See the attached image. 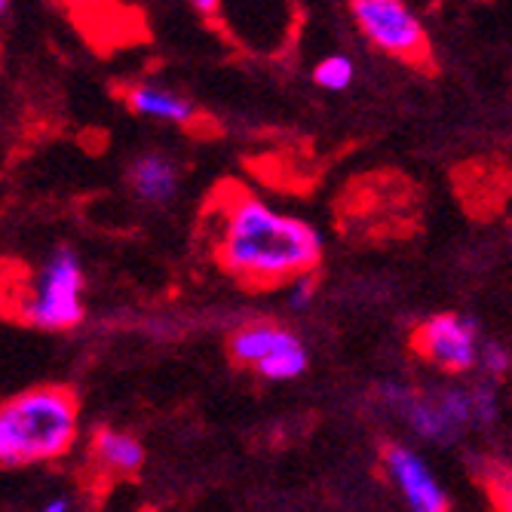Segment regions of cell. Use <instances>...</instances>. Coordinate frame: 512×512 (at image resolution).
I'll return each mask as SVG.
<instances>
[{"mask_svg": "<svg viewBox=\"0 0 512 512\" xmlns=\"http://www.w3.org/2000/svg\"><path fill=\"white\" fill-rule=\"evenodd\" d=\"M209 215L215 218V261L246 289L292 286L322 258V240L307 221L276 212L246 191H221Z\"/></svg>", "mask_w": 512, "mask_h": 512, "instance_id": "obj_1", "label": "cell"}, {"mask_svg": "<svg viewBox=\"0 0 512 512\" xmlns=\"http://www.w3.org/2000/svg\"><path fill=\"white\" fill-rule=\"evenodd\" d=\"M77 414V396L59 384L0 402V467L62 457L77 439Z\"/></svg>", "mask_w": 512, "mask_h": 512, "instance_id": "obj_2", "label": "cell"}, {"mask_svg": "<svg viewBox=\"0 0 512 512\" xmlns=\"http://www.w3.org/2000/svg\"><path fill=\"white\" fill-rule=\"evenodd\" d=\"M13 289V286H4ZM31 329L65 332L83 319V267L74 249H56L34 273H19L13 298L0 304Z\"/></svg>", "mask_w": 512, "mask_h": 512, "instance_id": "obj_3", "label": "cell"}, {"mask_svg": "<svg viewBox=\"0 0 512 512\" xmlns=\"http://www.w3.org/2000/svg\"><path fill=\"white\" fill-rule=\"evenodd\" d=\"M350 13L359 31L378 46L381 53L402 59L408 65H430V37L405 4L399 0H353Z\"/></svg>", "mask_w": 512, "mask_h": 512, "instance_id": "obj_4", "label": "cell"}, {"mask_svg": "<svg viewBox=\"0 0 512 512\" xmlns=\"http://www.w3.org/2000/svg\"><path fill=\"white\" fill-rule=\"evenodd\" d=\"M411 347L445 371H470L479 365V329L470 316L439 313L427 319L421 329L411 335Z\"/></svg>", "mask_w": 512, "mask_h": 512, "instance_id": "obj_5", "label": "cell"}, {"mask_svg": "<svg viewBox=\"0 0 512 512\" xmlns=\"http://www.w3.org/2000/svg\"><path fill=\"white\" fill-rule=\"evenodd\" d=\"M387 473L396 482L408 512H448V497L427 463L405 445L384 448Z\"/></svg>", "mask_w": 512, "mask_h": 512, "instance_id": "obj_6", "label": "cell"}, {"mask_svg": "<svg viewBox=\"0 0 512 512\" xmlns=\"http://www.w3.org/2000/svg\"><path fill=\"white\" fill-rule=\"evenodd\" d=\"M384 402L402 417V421L424 439H439L448 442L454 439V424L448 421V414L439 402V396H424V393H414L402 384H384L381 387Z\"/></svg>", "mask_w": 512, "mask_h": 512, "instance_id": "obj_7", "label": "cell"}, {"mask_svg": "<svg viewBox=\"0 0 512 512\" xmlns=\"http://www.w3.org/2000/svg\"><path fill=\"white\" fill-rule=\"evenodd\" d=\"M120 96H123L126 108L138 117L178 123V126H188L194 120V105L184 96H178V92L157 86V83H129L120 89Z\"/></svg>", "mask_w": 512, "mask_h": 512, "instance_id": "obj_8", "label": "cell"}, {"mask_svg": "<svg viewBox=\"0 0 512 512\" xmlns=\"http://www.w3.org/2000/svg\"><path fill=\"white\" fill-rule=\"evenodd\" d=\"M129 184L142 203L163 206L178 191V166L172 157L157 154V151L138 154L129 166Z\"/></svg>", "mask_w": 512, "mask_h": 512, "instance_id": "obj_9", "label": "cell"}, {"mask_svg": "<svg viewBox=\"0 0 512 512\" xmlns=\"http://www.w3.org/2000/svg\"><path fill=\"white\" fill-rule=\"evenodd\" d=\"M298 344L301 341L292 332L279 329V325H273V322H252V325H243V329H237L234 335H230V356H234L240 365L258 368L270 356L292 350Z\"/></svg>", "mask_w": 512, "mask_h": 512, "instance_id": "obj_10", "label": "cell"}, {"mask_svg": "<svg viewBox=\"0 0 512 512\" xmlns=\"http://www.w3.org/2000/svg\"><path fill=\"white\" fill-rule=\"evenodd\" d=\"M89 451L96 467L111 476H135L145 467V445L120 430H99L92 436Z\"/></svg>", "mask_w": 512, "mask_h": 512, "instance_id": "obj_11", "label": "cell"}, {"mask_svg": "<svg viewBox=\"0 0 512 512\" xmlns=\"http://www.w3.org/2000/svg\"><path fill=\"white\" fill-rule=\"evenodd\" d=\"M255 371L267 381H292V378H298L307 371V350L301 344L292 347V350H283V353L270 356L267 362H261Z\"/></svg>", "mask_w": 512, "mask_h": 512, "instance_id": "obj_12", "label": "cell"}, {"mask_svg": "<svg viewBox=\"0 0 512 512\" xmlns=\"http://www.w3.org/2000/svg\"><path fill=\"white\" fill-rule=\"evenodd\" d=\"M313 80L322 86V89H347L353 83V62L347 56H329V59H322L313 71Z\"/></svg>", "mask_w": 512, "mask_h": 512, "instance_id": "obj_13", "label": "cell"}, {"mask_svg": "<svg viewBox=\"0 0 512 512\" xmlns=\"http://www.w3.org/2000/svg\"><path fill=\"white\" fill-rule=\"evenodd\" d=\"M479 365H482V371H485V378L500 381V378H506V375H509V368H512V353H509L503 344L488 341V344H482Z\"/></svg>", "mask_w": 512, "mask_h": 512, "instance_id": "obj_14", "label": "cell"}, {"mask_svg": "<svg viewBox=\"0 0 512 512\" xmlns=\"http://www.w3.org/2000/svg\"><path fill=\"white\" fill-rule=\"evenodd\" d=\"M473 390V408H476V427H488L497 417V393L491 384H476Z\"/></svg>", "mask_w": 512, "mask_h": 512, "instance_id": "obj_15", "label": "cell"}, {"mask_svg": "<svg viewBox=\"0 0 512 512\" xmlns=\"http://www.w3.org/2000/svg\"><path fill=\"white\" fill-rule=\"evenodd\" d=\"M316 298V276L307 273V276H298L295 283L289 286V304L295 310H307Z\"/></svg>", "mask_w": 512, "mask_h": 512, "instance_id": "obj_16", "label": "cell"}, {"mask_svg": "<svg viewBox=\"0 0 512 512\" xmlns=\"http://www.w3.org/2000/svg\"><path fill=\"white\" fill-rule=\"evenodd\" d=\"M491 494L500 512H512V473H500L491 479Z\"/></svg>", "mask_w": 512, "mask_h": 512, "instance_id": "obj_17", "label": "cell"}, {"mask_svg": "<svg viewBox=\"0 0 512 512\" xmlns=\"http://www.w3.org/2000/svg\"><path fill=\"white\" fill-rule=\"evenodd\" d=\"M194 10H197V13H218L221 4H218V0H197Z\"/></svg>", "mask_w": 512, "mask_h": 512, "instance_id": "obj_18", "label": "cell"}, {"mask_svg": "<svg viewBox=\"0 0 512 512\" xmlns=\"http://www.w3.org/2000/svg\"><path fill=\"white\" fill-rule=\"evenodd\" d=\"M40 512H68V500H65V497H56V500L46 503Z\"/></svg>", "mask_w": 512, "mask_h": 512, "instance_id": "obj_19", "label": "cell"}, {"mask_svg": "<svg viewBox=\"0 0 512 512\" xmlns=\"http://www.w3.org/2000/svg\"><path fill=\"white\" fill-rule=\"evenodd\" d=\"M10 10V4H7V0H0V16H4Z\"/></svg>", "mask_w": 512, "mask_h": 512, "instance_id": "obj_20", "label": "cell"}]
</instances>
